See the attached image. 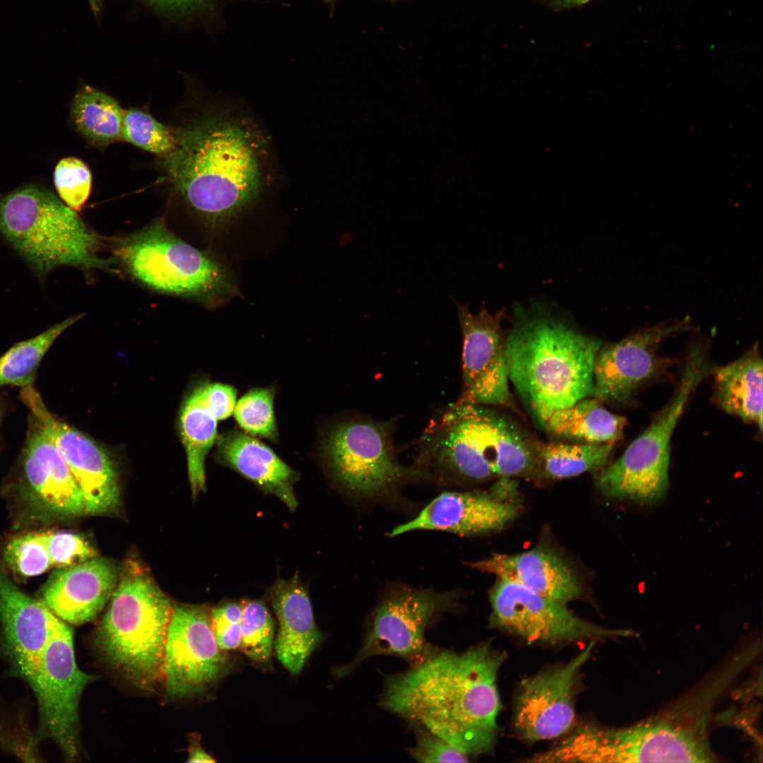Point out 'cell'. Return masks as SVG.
I'll return each mask as SVG.
<instances>
[{
    "mask_svg": "<svg viewBox=\"0 0 763 763\" xmlns=\"http://www.w3.org/2000/svg\"><path fill=\"white\" fill-rule=\"evenodd\" d=\"M505 658L486 641L460 652L432 650L385 678L379 705L469 759L485 755L496 743L502 708L497 677Z\"/></svg>",
    "mask_w": 763,
    "mask_h": 763,
    "instance_id": "obj_1",
    "label": "cell"
},
{
    "mask_svg": "<svg viewBox=\"0 0 763 763\" xmlns=\"http://www.w3.org/2000/svg\"><path fill=\"white\" fill-rule=\"evenodd\" d=\"M177 130V146L159 156L160 169L210 226L227 223L262 194L268 181V150L251 119L223 110Z\"/></svg>",
    "mask_w": 763,
    "mask_h": 763,
    "instance_id": "obj_2",
    "label": "cell"
},
{
    "mask_svg": "<svg viewBox=\"0 0 763 763\" xmlns=\"http://www.w3.org/2000/svg\"><path fill=\"white\" fill-rule=\"evenodd\" d=\"M535 442L495 407L457 401L423 432L416 465L451 483L532 476Z\"/></svg>",
    "mask_w": 763,
    "mask_h": 763,
    "instance_id": "obj_3",
    "label": "cell"
},
{
    "mask_svg": "<svg viewBox=\"0 0 763 763\" xmlns=\"http://www.w3.org/2000/svg\"><path fill=\"white\" fill-rule=\"evenodd\" d=\"M601 345L559 319L524 317L506 336L509 382L543 425L555 410L594 396L593 367Z\"/></svg>",
    "mask_w": 763,
    "mask_h": 763,
    "instance_id": "obj_4",
    "label": "cell"
},
{
    "mask_svg": "<svg viewBox=\"0 0 763 763\" xmlns=\"http://www.w3.org/2000/svg\"><path fill=\"white\" fill-rule=\"evenodd\" d=\"M0 232L40 276L64 266L87 276L114 266L100 254L107 239L42 187L29 184L0 196Z\"/></svg>",
    "mask_w": 763,
    "mask_h": 763,
    "instance_id": "obj_5",
    "label": "cell"
},
{
    "mask_svg": "<svg viewBox=\"0 0 763 763\" xmlns=\"http://www.w3.org/2000/svg\"><path fill=\"white\" fill-rule=\"evenodd\" d=\"M172 610L168 597L140 565H126L99 625L96 641L107 661L141 688L152 689L162 679Z\"/></svg>",
    "mask_w": 763,
    "mask_h": 763,
    "instance_id": "obj_6",
    "label": "cell"
},
{
    "mask_svg": "<svg viewBox=\"0 0 763 763\" xmlns=\"http://www.w3.org/2000/svg\"><path fill=\"white\" fill-rule=\"evenodd\" d=\"M113 265L153 291L215 305L232 294L226 268L154 220L135 232L107 239Z\"/></svg>",
    "mask_w": 763,
    "mask_h": 763,
    "instance_id": "obj_7",
    "label": "cell"
},
{
    "mask_svg": "<svg viewBox=\"0 0 763 763\" xmlns=\"http://www.w3.org/2000/svg\"><path fill=\"white\" fill-rule=\"evenodd\" d=\"M707 346L702 341L691 345L670 400L617 459L598 471L596 485L604 496L647 506L666 497L673 434L691 396L715 368Z\"/></svg>",
    "mask_w": 763,
    "mask_h": 763,
    "instance_id": "obj_8",
    "label": "cell"
},
{
    "mask_svg": "<svg viewBox=\"0 0 763 763\" xmlns=\"http://www.w3.org/2000/svg\"><path fill=\"white\" fill-rule=\"evenodd\" d=\"M678 710L632 726L586 724L555 745L560 762H715L706 723L687 722Z\"/></svg>",
    "mask_w": 763,
    "mask_h": 763,
    "instance_id": "obj_9",
    "label": "cell"
},
{
    "mask_svg": "<svg viewBox=\"0 0 763 763\" xmlns=\"http://www.w3.org/2000/svg\"><path fill=\"white\" fill-rule=\"evenodd\" d=\"M391 421L343 418L329 424L318 442V457L331 477L362 497L391 494L408 482L428 479L418 468L401 464L392 440Z\"/></svg>",
    "mask_w": 763,
    "mask_h": 763,
    "instance_id": "obj_10",
    "label": "cell"
},
{
    "mask_svg": "<svg viewBox=\"0 0 763 763\" xmlns=\"http://www.w3.org/2000/svg\"><path fill=\"white\" fill-rule=\"evenodd\" d=\"M457 599L452 591L409 587L391 590L369 616L357 653L336 673L347 675L376 656L398 657L410 666L418 663L432 650L427 642V630L438 617L454 609Z\"/></svg>",
    "mask_w": 763,
    "mask_h": 763,
    "instance_id": "obj_11",
    "label": "cell"
},
{
    "mask_svg": "<svg viewBox=\"0 0 763 763\" xmlns=\"http://www.w3.org/2000/svg\"><path fill=\"white\" fill-rule=\"evenodd\" d=\"M95 679L78 668L73 629L59 619L27 682L38 706L37 739L54 741L69 761L80 755L79 703L84 689Z\"/></svg>",
    "mask_w": 763,
    "mask_h": 763,
    "instance_id": "obj_12",
    "label": "cell"
},
{
    "mask_svg": "<svg viewBox=\"0 0 763 763\" xmlns=\"http://www.w3.org/2000/svg\"><path fill=\"white\" fill-rule=\"evenodd\" d=\"M490 623L533 643L559 644L628 637L632 632L609 629L581 618L567 604L497 578L490 592Z\"/></svg>",
    "mask_w": 763,
    "mask_h": 763,
    "instance_id": "obj_13",
    "label": "cell"
},
{
    "mask_svg": "<svg viewBox=\"0 0 763 763\" xmlns=\"http://www.w3.org/2000/svg\"><path fill=\"white\" fill-rule=\"evenodd\" d=\"M688 328L686 322L661 323L602 345L593 367L594 397L615 406L629 403L639 390L666 376L675 360L661 355V343Z\"/></svg>",
    "mask_w": 763,
    "mask_h": 763,
    "instance_id": "obj_14",
    "label": "cell"
},
{
    "mask_svg": "<svg viewBox=\"0 0 763 763\" xmlns=\"http://www.w3.org/2000/svg\"><path fill=\"white\" fill-rule=\"evenodd\" d=\"M209 613L201 606L173 605L167 629L162 679L167 694H199L227 672L228 661L213 633Z\"/></svg>",
    "mask_w": 763,
    "mask_h": 763,
    "instance_id": "obj_15",
    "label": "cell"
},
{
    "mask_svg": "<svg viewBox=\"0 0 763 763\" xmlns=\"http://www.w3.org/2000/svg\"><path fill=\"white\" fill-rule=\"evenodd\" d=\"M462 333L463 390L458 401L516 410L505 357L504 311L477 314L455 301Z\"/></svg>",
    "mask_w": 763,
    "mask_h": 763,
    "instance_id": "obj_16",
    "label": "cell"
},
{
    "mask_svg": "<svg viewBox=\"0 0 763 763\" xmlns=\"http://www.w3.org/2000/svg\"><path fill=\"white\" fill-rule=\"evenodd\" d=\"M596 640L569 662L524 679L515 702L514 726L524 740L557 738L571 730L581 670L591 657Z\"/></svg>",
    "mask_w": 763,
    "mask_h": 763,
    "instance_id": "obj_17",
    "label": "cell"
},
{
    "mask_svg": "<svg viewBox=\"0 0 763 763\" xmlns=\"http://www.w3.org/2000/svg\"><path fill=\"white\" fill-rule=\"evenodd\" d=\"M21 397L65 460L82 494L85 514H104L117 509L118 473L106 451L88 436L54 417L32 386L23 388Z\"/></svg>",
    "mask_w": 763,
    "mask_h": 763,
    "instance_id": "obj_18",
    "label": "cell"
},
{
    "mask_svg": "<svg viewBox=\"0 0 763 763\" xmlns=\"http://www.w3.org/2000/svg\"><path fill=\"white\" fill-rule=\"evenodd\" d=\"M513 478H499L490 492L446 491L430 502L410 521L391 531L397 536L415 531H439L461 536L497 531L519 514Z\"/></svg>",
    "mask_w": 763,
    "mask_h": 763,
    "instance_id": "obj_19",
    "label": "cell"
},
{
    "mask_svg": "<svg viewBox=\"0 0 763 763\" xmlns=\"http://www.w3.org/2000/svg\"><path fill=\"white\" fill-rule=\"evenodd\" d=\"M59 619L0 572V655L12 674L27 682Z\"/></svg>",
    "mask_w": 763,
    "mask_h": 763,
    "instance_id": "obj_20",
    "label": "cell"
},
{
    "mask_svg": "<svg viewBox=\"0 0 763 763\" xmlns=\"http://www.w3.org/2000/svg\"><path fill=\"white\" fill-rule=\"evenodd\" d=\"M23 458L25 487L42 511L61 516L85 514L83 498L71 472L35 417L30 424Z\"/></svg>",
    "mask_w": 763,
    "mask_h": 763,
    "instance_id": "obj_21",
    "label": "cell"
},
{
    "mask_svg": "<svg viewBox=\"0 0 763 763\" xmlns=\"http://www.w3.org/2000/svg\"><path fill=\"white\" fill-rule=\"evenodd\" d=\"M118 580L114 562L95 557L55 572L43 588L41 601L64 622L82 625L100 614Z\"/></svg>",
    "mask_w": 763,
    "mask_h": 763,
    "instance_id": "obj_22",
    "label": "cell"
},
{
    "mask_svg": "<svg viewBox=\"0 0 763 763\" xmlns=\"http://www.w3.org/2000/svg\"><path fill=\"white\" fill-rule=\"evenodd\" d=\"M268 598L278 622L273 646L277 658L291 675H297L323 639L307 589L296 574L276 580Z\"/></svg>",
    "mask_w": 763,
    "mask_h": 763,
    "instance_id": "obj_23",
    "label": "cell"
},
{
    "mask_svg": "<svg viewBox=\"0 0 763 763\" xmlns=\"http://www.w3.org/2000/svg\"><path fill=\"white\" fill-rule=\"evenodd\" d=\"M472 566L566 604L580 598L583 593L581 582L571 567L548 548H536L514 555L494 554Z\"/></svg>",
    "mask_w": 763,
    "mask_h": 763,
    "instance_id": "obj_24",
    "label": "cell"
},
{
    "mask_svg": "<svg viewBox=\"0 0 763 763\" xmlns=\"http://www.w3.org/2000/svg\"><path fill=\"white\" fill-rule=\"evenodd\" d=\"M215 458L277 497L290 510L297 508L294 485L298 474L256 437L237 429L227 430L217 437Z\"/></svg>",
    "mask_w": 763,
    "mask_h": 763,
    "instance_id": "obj_25",
    "label": "cell"
},
{
    "mask_svg": "<svg viewBox=\"0 0 763 763\" xmlns=\"http://www.w3.org/2000/svg\"><path fill=\"white\" fill-rule=\"evenodd\" d=\"M714 398L726 413L762 430V359L755 343L735 360L714 368Z\"/></svg>",
    "mask_w": 763,
    "mask_h": 763,
    "instance_id": "obj_26",
    "label": "cell"
},
{
    "mask_svg": "<svg viewBox=\"0 0 763 763\" xmlns=\"http://www.w3.org/2000/svg\"><path fill=\"white\" fill-rule=\"evenodd\" d=\"M627 420L608 410L594 396L552 412L543 425L553 436L582 443H615L622 437Z\"/></svg>",
    "mask_w": 763,
    "mask_h": 763,
    "instance_id": "obj_27",
    "label": "cell"
},
{
    "mask_svg": "<svg viewBox=\"0 0 763 763\" xmlns=\"http://www.w3.org/2000/svg\"><path fill=\"white\" fill-rule=\"evenodd\" d=\"M218 421L216 414L203 400L199 384L184 401L179 416L181 437L187 454L194 498L206 490L205 461L216 441Z\"/></svg>",
    "mask_w": 763,
    "mask_h": 763,
    "instance_id": "obj_28",
    "label": "cell"
},
{
    "mask_svg": "<svg viewBox=\"0 0 763 763\" xmlns=\"http://www.w3.org/2000/svg\"><path fill=\"white\" fill-rule=\"evenodd\" d=\"M614 444L536 439L534 475L560 480L598 471L607 464Z\"/></svg>",
    "mask_w": 763,
    "mask_h": 763,
    "instance_id": "obj_29",
    "label": "cell"
},
{
    "mask_svg": "<svg viewBox=\"0 0 763 763\" xmlns=\"http://www.w3.org/2000/svg\"><path fill=\"white\" fill-rule=\"evenodd\" d=\"M124 112L114 98L89 85L77 92L71 107L77 130L99 147L121 140Z\"/></svg>",
    "mask_w": 763,
    "mask_h": 763,
    "instance_id": "obj_30",
    "label": "cell"
},
{
    "mask_svg": "<svg viewBox=\"0 0 763 763\" xmlns=\"http://www.w3.org/2000/svg\"><path fill=\"white\" fill-rule=\"evenodd\" d=\"M73 315L56 324L37 336L13 345L0 357V387L31 386L40 362L55 340L69 327L83 317Z\"/></svg>",
    "mask_w": 763,
    "mask_h": 763,
    "instance_id": "obj_31",
    "label": "cell"
},
{
    "mask_svg": "<svg viewBox=\"0 0 763 763\" xmlns=\"http://www.w3.org/2000/svg\"><path fill=\"white\" fill-rule=\"evenodd\" d=\"M276 393L275 386L255 387L236 402L234 417L243 432L273 442L278 440L273 408Z\"/></svg>",
    "mask_w": 763,
    "mask_h": 763,
    "instance_id": "obj_32",
    "label": "cell"
},
{
    "mask_svg": "<svg viewBox=\"0 0 763 763\" xmlns=\"http://www.w3.org/2000/svg\"><path fill=\"white\" fill-rule=\"evenodd\" d=\"M274 622L262 601L242 603L239 648L252 661L265 665L270 662L274 646Z\"/></svg>",
    "mask_w": 763,
    "mask_h": 763,
    "instance_id": "obj_33",
    "label": "cell"
},
{
    "mask_svg": "<svg viewBox=\"0 0 763 763\" xmlns=\"http://www.w3.org/2000/svg\"><path fill=\"white\" fill-rule=\"evenodd\" d=\"M121 140L161 156L176 148L178 134L150 114L131 108L124 112Z\"/></svg>",
    "mask_w": 763,
    "mask_h": 763,
    "instance_id": "obj_34",
    "label": "cell"
},
{
    "mask_svg": "<svg viewBox=\"0 0 763 763\" xmlns=\"http://www.w3.org/2000/svg\"><path fill=\"white\" fill-rule=\"evenodd\" d=\"M4 557L11 569L23 576L40 575L52 567L41 533H28L11 539L5 548Z\"/></svg>",
    "mask_w": 763,
    "mask_h": 763,
    "instance_id": "obj_35",
    "label": "cell"
},
{
    "mask_svg": "<svg viewBox=\"0 0 763 763\" xmlns=\"http://www.w3.org/2000/svg\"><path fill=\"white\" fill-rule=\"evenodd\" d=\"M54 183L60 199L78 213L90 196L91 173L82 160L73 157L65 158L60 160L55 167Z\"/></svg>",
    "mask_w": 763,
    "mask_h": 763,
    "instance_id": "obj_36",
    "label": "cell"
},
{
    "mask_svg": "<svg viewBox=\"0 0 763 763\" xmlns=\"http://www.w3.org/2000/svg\"><path fill=\"white\" fill-rule=\"evenodd\" d=\"M52 566L71 567L95 557L97 552L82 536L68 531L41 533Z\"/></svg>",
    "mask_w": 763,
    "mask_h": 763,
    "instance_id": "obj_37",
    "label": "cell"
},
{
    "mask_svg": "<svg viewBox=\"0 0 763 763\" xmlns=\"http://www.w3.org/2000/svg\"><path fill=\"white\" fill-rule=\"evenodd\" d=\"M242 604L227 602L209 614L211 627L220 648L225 651L239 648Z\"/></svg>",
    "mask_w": 763,
    "mask_h": 763,
    "instance_id": "obj_38",
    "label": "cell"
},
{
    "mask_svg": "<svg viewBox=\"0 0 763 763\" xmlns=\"http://www.w3.org/2000/svg\"><path fill=\"white\" fill-rule=\"evenodd\" d=\"M416 741L408 748V753L419 762H468L470 759L456 750L444 740L428 731L413 726Z\"/></svg>",
    "mask_w": 763,
    "mask_h": 763,
    "instance_id": "obj_39",
    "label": "cell"
},
{
    "mask_svg": "<svg viewBox=\"0 0 763 763\" xmlns=\"http://www.w3.org/2000/svg\"><path fill=\"white\" fill-rule=\"evenodd\" d=\"M202 396L219 420L228 418L237 402V389L232 385L208 381L200 384Z\"/></svg>",
    "mask_w": 763,
    "mask_h": 763,
    "instance_id": "obj_40",
    "label": "cell"
},
{
    "mask_svg": "<svg viewBox=\"0 0 763 763\" xmlns=\"http://www.w3.org/2000/svg\"><path fill=\"white\" fill-rule=\"evenodd\" d=\"M154 7L175 15L207 13L213 11L220 0H146Z\"/></svg>",
    "mask_w": 763,
    "mask_h": 763,
    "instance_id": "obj_41",
    "label": "cell"
},
{
    "mask_svg": "<svg viewBox=\"0 0 763 763\" xmlns=\"http://www.w3.org/2000/svg\"><path fill=\"white\" fill-rule=\"evenodd\" d=\"M215 760L199 745H194L189 750V762H214Z\"/></svg>",
    "mask_w": 763,
    "mask_h": 763,
    "instance_id": "obj_42",
    "label": "cell"
},
{
    "mask_svg": "<svg viewBox=\"0 0 763 763\" xmlns=\"http://www.w3.org/2000/svg\"><path fill=\"white\" fill-rule=\"evenodd\" d=\"M93 12L97 14L100 12L102 0H86Z\"/></svg>",
    "mask_w": 763,
    "mask_h": 763,
    "instance_id": "obj_43",
    "label": "cell"
},
{
    "mask_svg": "<svg viewBox=\"0 0 763 763\" xmlns=\"http://www.w3.org/2000/svg\"><path fill=\"white\" fill-rule=\"evenodd\" d=\"M564 1H567V2H569V3L580 5V4H586L587 2H589V1H591L592 0H564Z\"/></svg>",
    "mask_w": 763,
    "mask_h": 763,
    "instance_id": "obj_44",
    "label": "cell"
},
{
    "mask_svg": "<svg viewBox=\"0 0 763 763\" xmlns=\"http://www.w3.org/2000/svg\"><path fill=\"white\" fill-rule=\"evenodd\" d=\"M1 408H0V418H1Z\"/></svg>",
    "mask_w": 763,
    "mask_h": 763,
    "instance_id": "obj_45",
    "label": "cell"
}]
</instances>
